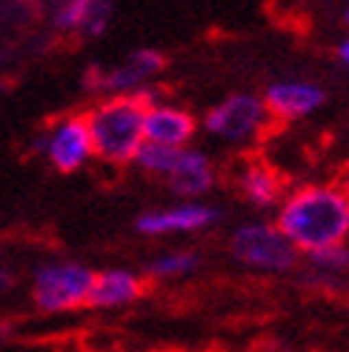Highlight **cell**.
I'll list each match as a JSON object with an SVG mask.
<instances>
[{"label":"cell","instance_id":"6da1fadb","mask_svg":"<svg viewBox=\"0 0 349 352\" xmlns=\"http://www.w3.org/2000/svg\"><path fill=\"white\" fill-rule=\"evenodd\" d=\"M275 226L301 255L329 250L349 238V201L338 184L295 186L278 206Z\"/></svg>","mask_w":349,"mask_h":352},{"label":"cell","instance_id":"7a4b0ae2","mask_svg":"<svg viewBox=\"0 0 349 352\" xmlns=\"http://www.w3.org/2000/svg\"><path fill=\"white\" fill-rule=\"evenodd\" d=\"M152 100H155L152 92L100 98L89 112H83L92 132V146L98 161L109 166L135 164L137 152L146 144L144 123Z\"/></svg>","mask_w":349,"mask_h":352},{"label":"cell","instance_id":"3957f363","mask_svg":"<svg viewBox=\"0 0 349 352\" xmlns=\"http://www.w3.org/2000/svg\"><path fill=\"white\" fill-rule=\"evenodd\" d=\"M226 250L235 263L243 270L264 272V275H284L298 267L301 252L284 238V232L275 226V221H243L238 223Z\"/></svg>","mask_w":349,"mask_h":352},{"label":"cell","instance_id":"277c9868","mask_svg":"<svg viewBox=\"0 0 349 352\" xmlns=\"http://www.w3.org/2000/svg\"><path fill=\"white\" fill-rule=\"evenodd\" d=\"M95 272L80 261H49L32 275V301L46 315H63L89 307Z\"/></svg>","mask_w":349,"mask_h":352},{"label":"cell","instance_id":"5b68a950","mask_svg":"<svg viewBox=\"0 0 349 352\" xmlns=\"http://www.w3.org/2000/svg\"><path fill=\"white\" fill-rule=\"evenodd\" d=\"M269 109L264 103V95H252V92H235L229 98H223L215 103L203 118H201V129L206 135H212L223 144L243 146V144H255L269 129Z\"/></svg>","mask_w":349,"mask_h":352},{"label":"cell","instance_id":"8992f818","mask_svg":"<svg viewBox=\"0 0 349 352\" xmlns=\"http://www.w3.org/2000/svg\"><path fill=\"white\" fill-rule=\"evenodd\" d=\"M166 69V55L158 49H135L132 55L109 69H95L89 72L86 86L95 89L100 98H117V95H141L146 86Z\"/></svg>","mask_w":349,"mask_h":352},{"label":"cell","instance_id":"52a82bcc","mask_svg":"<svg viewBox=\"0 0 349 352\" xmlns=\"http://www.w3.org/2000/svg\"><path fill=\"white\" fill-rule=\"evenodd\" d=\"M41 152L63 175L80 172L89 161H95V146H92V132L86 115H63L58 118L41 138Z\"/></svg>","mask_w":349,"mask_h":352},{"label":"cell","instance_id":"ba28073f","mask_svg":"<svg viewBox=\"0 0 349 352\" xmlns=\"http://www.w3.org/2000/svg\"><path fill=\"white\" fill-rule=\"evenodd\" d=\"M221 218V209L206 201H181L161 209H146L135 218V230L146 238H164V235H189L203 232Z\"/></svg>","mask_w":349,"mask_h":352},{"label":"cell","instance_id":"9c48e42d","mask_svg":"<svg viewBox=\"0 0 349 352\" xmlns=\"http://www.w3.org/2000/svg\"><path fill=\"white\" fill-rule=\"evenodd\" d=\"M264 103L272 120H301L326 103V89L315 80H275L267 86Z\"/></svg>","mask_w":349,"mask_h":352},{"label":"cell","instance_id":"30bf717a","mask_svg":"<svg viewBox=\"0 0 349 352\" xmlns=\"http://www.w3.org/2000/svg\"><path fill=\"white\" fill-rule=\"evenodd\" d=\"M198 129H201V120L189 109L178 107V103L152 100V107L146 109V123H144L146 144L183 149V146H189L192 140H195Z\"/></svg>","mask_w":349,"mask_h":352},{"label":"cell","instance_id":"8fae6325","mask_svg":"<svg viewBox=\"0 0 349 352\" xmlns=\"http://www.w3.org/2000/svg\"><path fill=\"white\" fill-rule=\"evenodd\" d=\"M164 184L181 201H201L203 195H209L215 189L218 172L206 152L195 146H183L178 155V164H174V169L169 172V178Z\"/></svg>","mask_w":349,"mask_h":352},{"label":"cell","instance_id":"7c38bea8","mask_svg":"<svg viewBox=\"0 0 349 352\" xmlns=\"http://www.w3.org/2000/svg\"><path fill=\"white\" fill-rule=\"evenodd\" d=\"M238 189L255 209H278L286 198L284 175L264 157H249L238 166Z\"/></svg>","mask_w":349,"mask_h":352},{"label":"cell","instance_id":"4fadbf2b","mask_svg":"<svg viewBox=\"0 0 349 352\" xmlns=\"http://www.w3.org/2000/svg\"><path fill=\"white\" fill-rule=\"evenodd\" d=\"M146 292V280L124 267H112V270H103L95 272V284L89 292V309H100V312H109V309H124L132 307L135 301H141Z\"/></svg>","mask_w":349,"mask_h":352},{"label":"cell","instance_id":"5bb4252c","mask_svg":"<svg viewBox=\"0 0 349 352\" xmlns=\"http://www.w3.org/2000/svg\"><path fill=\"white\" fill-rule=\"evenodd\" d=\"M112 17L109 3H92V0H69V3L55 9V26L60 32H78V34H98L106 32Z\"/></svg>","mask_w":349,"mask_h":352},{"label":"cell","instance_id":"9a60e30c","mask_svg":"<svg viewBox=\"0 0 349 352\" xmlns=\"http://www.w3.org/2000/svg\"><path fill=\"white\" fill-rule=\"evenodd\" d=\"M198 267H201V255L195 250H166L161 255L149 258L146 275L155 280H174V278L195 272Z\"/></svg>","mask_w":349,"mask_h":352},{"label":"cell","instance_id":"2e32d148","mask_svg":"<svg viewBox=\"0 0 349 352\" xmlns=\"http://www.w3.org/2000/svg\"><path fill=\"white\" fill-rule=\"evenodd\" d=\"M178 155H181V149L144 144L141 152H137V157H135V166L141 169V172H146V175H152V178L166 181L169 172L174 169V164H178Z\"/></svg>","mask_w":349,"mask_h":352},{"label":"cell","instance_id":"e0dca14e","mask_svg":"<svg viewBox=\"0 0 349 352\" xmlns=\"http://www.w3.org/2000/svg\"><path fill=\"white\" fill-rule=\"evenodd\" d=\"M306 267L312 270V275H318L324 280L349 272V250H346V243H338V246H329V250H318V252L306 255Z\"/></svg>","mask_w":349,"mask_h":352},{"label":"cell","instance_id":"ac0fdd59","mask_svg":"<svg viewBox=\"0 0 349 352\" xmlns=\"http://www.w3.org/2000/svg\"><path fill=\"white\" fill-rule=\"evenodd\" d=\"M335 58H338V63H341L344 69H349V32L338 41V46H335Z\"/></svg>","mask_w":349,"mask_h":352},{"label":"cell","instance_id":"d6986e66","mask_svg":"<svg viewBox=\"0 0 349 352\" xmlns=\"http://www.w3.org/2000/svg\"><path fill=\"white\" fill-rule=\"evenodd\" d=\"M338 186H341V192L346 195V201H349V164L341 169V175H338Z\"/></svg>","mask_w":349,"mask_h":352},{"label":"cell","instance_id":"ffe728a7","mask_svg":"<svg viewBox=\"0 0 349 352\" xmlns=\"http://www.w3.org/2000/svg\"><path fill=\"white\" fill-rule=\"evenodd\" d=\"M12 284H14V278H12V272H9V270H3V267H0V292H6V289H12Z\"/></svg>","mask_w":349,"mask_h":352},{"label":"cell","instance_id":"44dd1931","mask_svg":"<svg viewBox=\"0 0 349 352\" xmlns=\"http://www.w3.org/2000/svg\"><path fill=\"white\" fill-rule=\"evenodd\" d=\"M341 17H344V26H346V32H349V3L344 6V14H341Z\"/></svg>","mask_w":349,"mask_h":352},{"label":"cell","instance_id":"7402d4cb","mask_svg":"<svg viewBox=\"0 0 349 352\" xmlns=\"http://www.w3.org/2000/svg\"><path fill=\"white\" fill-rule=\"evenodd\" d=\"M346 250H349V238H346Z\"/></svg>","mask_w":349,"mask_h":352}]
</instances>
